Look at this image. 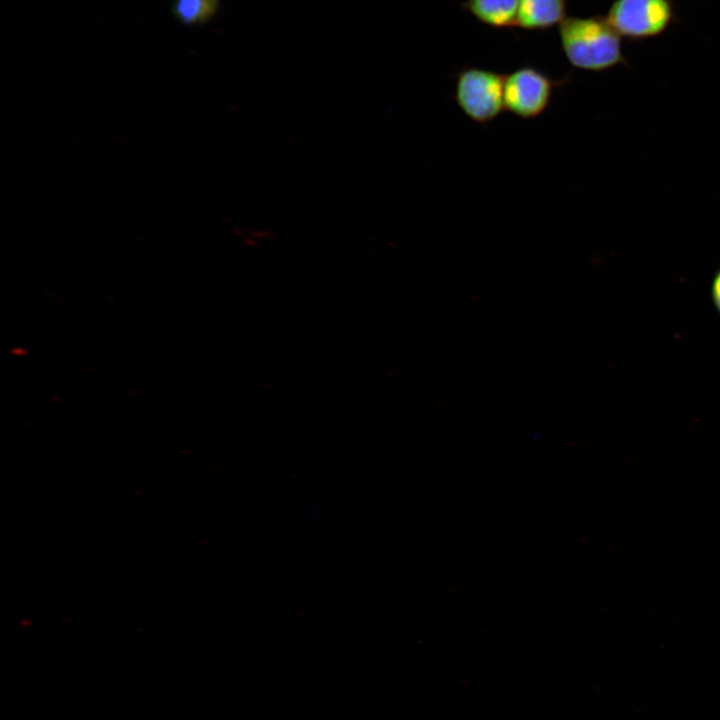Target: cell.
<instances>
[{
	"mask_svg": "<svg viewBox=\"0 0 720 720\" xmlns=\"http://www.w3.org/2000/svg\"><path fill=\"white\" fill-rule=\"evenodd\" d=\"M558 34L562 51L574 68L602 72L627 64L621 36L606 17H566Z\"/></svg>",
	"mask_w": 720,
	"mask_h": 720,
	"instance_id": "1",
	"label": "cell"
},
{
	"mask_svg": "<svg viewBox=\"0 0 720 720\" xmlns=\"http://www.w3.org/2000/svg\"><path fill=\"white\" fill-rule=\"evenodd\" d=\"M505 75L482 67H465L455 76L454 99L471 121L486 125L505 110Z\"/></svg>",
	"mask_w": 720,
	"mask_h": 720,
	"instance_id": "2",
	"label": "cell"
},
{
	"mask_svg": "<svg viewBox=\"0 0 720 720\" xmlns=\"http://www.w3.org/2000/svg\"><path fill=\"white\" fill-rule=\"evenodd\" d=\"M567 80L568 77L554 79L531 65L521 66L505 75V110L524 120L538 118L550 106L555 91Z\"/></svg>",
	"mask_w": 720,
	"mask_h": 720,
	"instance_id": "3",
	"label": "cell"
},
{
	"mask_svg": "<svg viewBox=\"0 0 720 720\" xmlns=\"http://www.w3.org/2000/svg\"><path fill=\"white\" fill-rule=\"evenodd\" d=\"M606 18L621 37L640 41L663 34L676 11L673 0H614Z\"/></svg>",
	"mask_w": 720,
	"mask_h": 720,
	"instance_id": "4",
	"label": "cell"
},
{
	"mask_svg": "<svg viewBox=\"0 0 720 720\" xmlns=\"http://www.w3.org/2000/svg\"><path fill=\"white\" fill-rule=\"evenodd\" d=\"M567 0H519L516 26L524 30H547L566 18Z\"/></svg>",
	"mask_w": 720,
	"mask_h": 720,
	"instance_id": "5",
	"label": "cell"
},
{
	"mask_svg": "<svg viewBox=\"0 0 720 720\" xmlns=\"http://www.w3.org/2000/svg\"><path fill=\"white\" fill-rule=\"evenodd\" d=\"M460 6L489 27L504 29L516 26L519 0H465Z\"/></svg>",
	"mask_w": 720,
	"mask_h": 720,
	"instance_id": "6",
	"label": "cell"
},
{
	"mask_svg": "<svg viewBox=\"0 0 720 720\" xmlns=\"http://www.w3.org/2000/svg\"><path fill=\"white\" fill-rule=\"evenodd\" d=\"M220 0H172L171 13L182 25L202 26L214 19Z\"/></svg>",
	"mask_w": 720,
	"mask_h": 720,
	"instance_id": "7",
	"label": "cell"
},
{
	"mask_svg": "<svg viewBox=\"0 0 720 720\" xmlns=\"http://www.w3.org/2000/svg\"><path fill=\"white\" fill-rule=\"evenodd\" d=\"M712 301L718 312L720 313V269L713 277L711 286Z\"/></svg>",
	"mask_w": 720,
	"mask_h": 720,
	"instance_id": "8",
	"label": "cell"
}]
</instances>
